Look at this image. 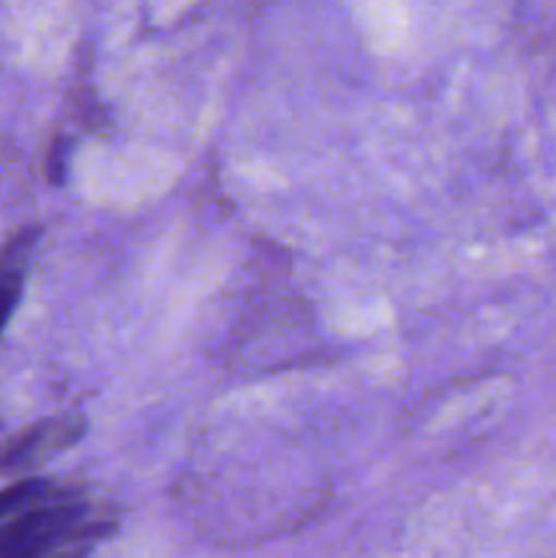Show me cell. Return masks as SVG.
I'll return each mask as SVG.
<instances>
[{"instance_id":"cell-1","label":"cell","mask_w":556,"mask_h":558,"mask_svg":"<svg viewBox=\"0 0 556 558\" xmlns=\"http://www.w3.org/2000/svg\"><path fill=\"white\" fill-rule=\"evenodd\" d=\"M101 529H107V523L96 521L85 501L63 490L55 499L0 523V558H33L65 539Z\"/></svg>"},{"instance_id":"cell-2","label":"cell","mask_w":556,"mask_h":558,"mask_svg":"<svg viewBox=\"0 0 556 558\" xmlns=\"http://www.w3.org/2000/svg\"><path fill=\"white\" fill-rule=\"evenodd\" d=\"M76 436H80V428L63 423V420L33 425V428L22 430L20 436L0 445V472H20V469L33 466L41 458H47L49 452L63 450Z\"/></svg>"},{"instance_id":"cell-3","label":"cell","mask_w":556,"mask_h":558,"mask_svg":"<svg viewBox=\"0 0 556 558\" xmlns=\"http://www.w3.org/2000/svg\"><path fill=\"white\" fill-rule=\"evenodd\" d=\"M60 494H63V490L44 483V480H22V483L9 485V488L0 490V523L20 515V512L31 510V507L44 505V501L55 499V496Z\"/></svg>"},{"instance_id":"cell-4","label":"cell","mask_w":556,"mask_h":558,"mask_svg":"<svg viewBox=\"0 0 556 558\" xmlns=\"http://www.w3.org/2000/svg\"><path fill=\"white\" fill-rule=\"evenodd\" d=\"M22 298V270L20 267H0V332L5 322L14 314L16 303Z\"/></svg>"},{"instance_id":"cell-5","label":"cell","mask_w":556,"mask_h":558,"mask_svg":"<svg viewBox=\"0 0 556 558\" xmlns=\"http://www.w3.org/2000/svg\"><path fill=\"white\" fill-rule=\"evenodd\" d=\"M104 532H107V529H101V532L80 534V537L65 539V543L55 545V548L44 550V554H38V556H33V558H85L87 550L93 548V543L104 537Z\"/></svg>"}]
</instances>
